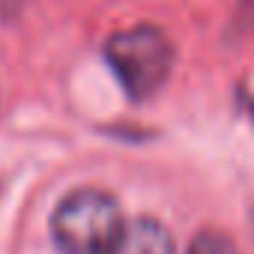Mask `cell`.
<instances>
[{
  "instance_id": "1",
  "label": "cell",
  "mask_w": 254,
  "mask_h": 254,
  "mask_svg": "<svg viewBox=\"0 0 254 254\" xmlns=\"http://www.w3.org/2000/svg\"><path fill=\"white\" fill-rule=\"evenodd\" d=\"M126 227L117 197L102 189H75L51 215V239L60 254H117Z\"/></svg>"
},
{
  "instance_id": "2",
  "label": "cell",
  "mask_w": 254,
  "mask_h": 254,
  "mask_svg": "<svg viewBox=\"0 0 254 254\" xmlns=\"http://www.w3.org/2000/svg\"><path fill=\"white\" fill-rule=\"evenodd\" d=\"M105 60L117 75L120 87L132 102L156 96L174 72V42L153 24H135L117 30L105 42Z\"/></svg>"
},
{
  "instance_id": "3",
  "label": "cell",
  "mask_w": 254,
  "mask_h": 254,
  "mask_svg": "<svg viewBox=\"0 0 254 254\" xmlns=\"http://www.w3.org/2000/svg\"><path fill=\"white\" fill-rule=\"evenodd\" d=\"M117 254H177V242L162 221L144 215L126 227Z\"/></svg>"
},
{
  "instance_id": "4",
  "label": "cell",
  "mask_w": 254,
  "mask_h": 254,
  "mask_svg": "<svg viewBox=\"0 0 254 254\" xmlns=\"http://www.w3.org/2000/svg\"><path fill=\"white\" fill-rule=\"evenodd\" d=\"M186 254H239V248L224 230H200L189 242Z\"/></svg>"
}]
</instances>
